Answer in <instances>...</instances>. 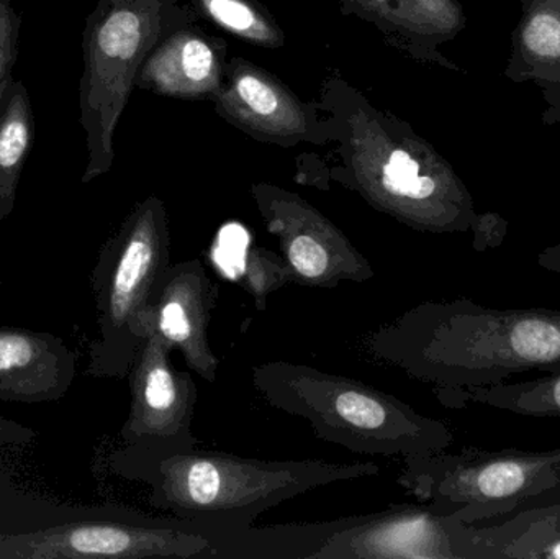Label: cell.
<instances>
[{"instance_id": "obj_1", "label": "cell", "mask_w": 560, "mask_h": 559, "mask_svg": "<svg viewBox=\"0 0 560 559\" xmlns=\"http://www.w3.org/2000/svg\"><path fill=\"white\" fill-rule=\"evenodd\" d=\"M365 347L436 393L495 386L516 374L560 371V311L427 301L381 325Z\"/></svg>"}, {"instance_id": "obj_2", "label": "cell", "mask_w": 560, "mask_h": 559, "mask_svg": "<svg viewBox=\"0 0 560 559\" xmlns=\"http://www.w3.org/2000/svg\"><path fill=\"white\" fill-rule=\"evenodd\" d=\"M115 466L120 475L150 488L153 508L206 525L220 535V541L252 527L262 512L280 502L381 471L375 463L266 462L200 450L199 445L173 450L127 446L115 456Z\"/></svg>"}, {"instance_id": "obj_3", "label": "cell", "mask_w": 560, "mask_h": 559, "mask_svg": "<svg viewBox=\"0 0 560 559\" xmlns=\"http://www.w3.org/2000/svg\"><path fill=\"white\" fill-rule=\"evenodd\" d=\"M253 384L269 406L306 420L323 442L358 455H430L454 442L446 423L417 412L398 397L308 364H259Z\"/></svg>"}, {"instance_id": "obj_4", "label": "cell", "mask_w": 560, "mask_h": 559, "mask_svg": "<svg viewBox=\"0 0 560 559\" xmlns=\"http://www.w3.org/2000/svg\"><path fill=\"white\" fill-rule=\"evenodd\" d=\"M398 485L438 514L497 525L560 496V446L405 456Z\"/></svg>"}, {"instance_id": "obj_5", "label": "cell", "mask_w": 560, "mask_h": 559, "mask_svg": "<svg viewBox=\"0 0 560 559\" xmlns=\"http://www.w3.org/2000/svg\"><path fill=\"white\" fill-rule=\"evenodd\" d=\"M171 263L163 203L148 199L102 245L91 275L97 334L89 345L88 374L124 380L151 330V299Z\"/></svg>"}, {"instance_id": "obj_6", "label": "cell", "mask_w": 560, "mask_h": 559, "mask_svg": "<svg viewBox=\"0 0 560 559\" xmlns=\"http://www.w3.org/2000/svg\"><path fill=\"white\" fill-rule=\"evenodd\" d=\"M150 15V0H98L88 16L82 39L84 74L79 85V121L88 135L89 150L82 184L110 170L112 137L131 75L151 38Z\"/></svg>"}, {"instance_id": "obj_7", "label": "cell", "mask_w": 560, "mask_h": 559, "mask_svg": "<svg viewBox=\"0 0 560 559\" xmlns=\"http://www.w3.org/2000/svg\"><path fill=\"white\" fill-rule=\"evenodd\" d=\"M220 535L206 525L120 514L32 534H0V559H215Z\"/></svg>"}, {"instance_id": "obj_8", "label": "cell", "mask_w": 560, "mask_h": 559, "mask_svg": "<svg viewBox=\"0 0 560 559\" xmlns=\"http://www.w3.org/2000/svg\"><path fill=\"white\" fill-rule=\"evenodd\" d=\"M312 559H487L480 525L423 505L331 521Z\"/></svg>"}, {"instance_id": "obj_9", "label": "cell", "mask_w": 560, "mask_h": 559, "mask_svg": "<svg viewBox=\"0 0 560 559\" xmlns=\"http://www.w3.org/2000/svg\"><path fill=\"white\" fill-rule=\"evenodd\" d=\"M173 345L154 328L138 348L128 373L130 412L120 430L127 446L173 450L200 445L192 432L196 381L173 366Z\"/></svg>"}, {"instance_id": "obj_10", "label": "cell", "mask_w": 560, "mask_h": 559, "mask_svg": "<svg viewBox=\"0 0 560 559\" xmlns=\"http://www.w3.org/2000/svg\"><path fill=\"white\" fill-rule=\"evenodd\" d=\"M258 199L295 284L332 289L341 282L362 284L374 278L368 258L315 209L296 197L268 189L261 190Z\"/></svg>"}, {"instance_id": "obj_11", "label": "cell", "mask_w": 560, "mask_h": 559, "mask_svg": "<svg viewBox=\"0 0 560 559\" xmlns=\"http://www.w3.org/2000/svg\"><path fill=\"white\" fill-rule=\"evenodd\" d=\"M220 286L199 258L167 265L151 299V328L179 350L187 366L207 383H215L220 360L209 341V325Z\"/></svg>"}, {"instance_id": "obj_12", "label": "cell", "mask_w": 560, "mask_h": 559, "mask_svg": "<svg viewBox=\"0 0 560 559\" xmlns=\"http://www.w3.org/2000/svg\"><path fill=\"white\" fill-rule=\"evenodd\" d=\"M78 376V358L58 335L0 327V400L58 403Z\"/></svg>"}, {"instance_id": "obj_13", "label": "cell", "mask_w": 560, "mask_h": 559, "mask_svg": "<svg viewBox=\"0 0 560 559\" xmlns=\"http://www.w3.org/2000/svg\"><path fill=\"white\" fill-rule=\"evenodd\" d=\"M505 75L516 84L560 81V0H523Z\"/></svg>"}, {"instance_id": "obj_14", "label": "cell", "mask_w": 560, "mask_h": 559, "mask_svg": "<svg viewBox=\"0 0 560 559\" xmlns=\"http://www.w3.org/2000/svg\"><path fill=\"white\" fill-rule=\"evenodd\" d=\"M35 137L28 89L10 79L0 97V222L15 209L16 189Z\"/></svg>"}, {"instance_id": "obj_15", "label": "cell", "mask_w": 560, "mask_h": 559, "mask_svg": "<svg viewBox=\"0 0 560 559\" xmlns=\"http://www.w3.org/2000/svg\"><path fill=\"white\" fill-rule=\"evenodd\" d=\"M446 406L480 404L523 417H560V371L515 384L464 391H438Z\"/></svg>"}, {"instance_id": "obj_16", "label": "cell", "mask_w": 560, "mask_h": 559, "mask_svg": "<svg viewBox=\"0 0 560 559\" xmlns=\"http://www.w3.org/2000/svg\"><path fill=\"white\" fill-rule=\"evenodd\" d=\"M240 286L252 295L256 308L266 311L272 292L293 282L292 272L283 256L265 248H253L240 269Z\"/></svg>"}, {"instance_id": "obj_17", "label": "cell", "mask_w": 560, "mask_h": 559, "mask_svg": "<svg viewBox=\"0 0 560 559\" xmlns=\"http://www.w3.org/2000/svg\"><path fill=\"white\" fill-rule=\"evenodd\" d=\"M22 15L16 12L15 0H0V97L7 82L12 79L19 56V36Z\"/></svg>"}, {"instance_id": "obj_18", "label": "cell", "mask_w": 560, "mask_h": 559, "mask_svg": "<svg viewBox=\"0 0 560 559\" xmlns=\"http://www.w3.org/2000/svg\"><path fill=\"white\" fill-rule=\"evenodd\" d=\"M510 223L505 217L497 212L477 213L470 232H474V249L486 252L489 248H499L509 235Z\"/></svg>"}, {"instance_id": "obj_19", "label": "cell", "mask_w": 560, "mask_h": 559, "mask_svg": "<svg viewBox=\"0 0 560 559\" xmlns=\"http://www.w3.org/2000/svg\"><path fill=\"white\" fill-rule=\"evenodd\" d=\"M510 521L529 528V531L560 535V496L546 504L538 505V508L528 509Z\"/></svg>"}, {"instance_id": "obj_20", "label": "cell", "mask_w": 560, "mask_h": 559, "mask_svg": "<svg viewBox=\"0 0 560 559\" xmlns=\"http://www.w3.org/2000/svg\"><path fill=\"white\" fill-rule=\"evenodd\" d=\"M180 65L184 74L192 81H203L209 78L213 68V53L200 39H189L180 53Z\"/></svg>"}, {"instance_id": "obj_21", "label": "cell", "mask_w": 560, "mask_h": 559, "mask_svg": "<svg viewBox=\"0 0 560 559\" xmlns=\"http://www.w3.org/2000/svg\"><path fill=\"white\" fill-rule=\"evenodd\" d=\"M207 3L220 23L236 32H249L256 26L255 13L238 0H209Z\"/></svg>"}, {"instance_id": "obj_22", "label": "cell", "mask_w": 560, "mask_h": 559, "mask_svg": "<svg viewBox=\"0 0 560 559\" xmlns=\"http://www.w3.org/2000/svg\"><path fill=\"white\" fill-rule=\"evenodd\" d=\"M240 97L259 115H269L278 108V97L275 91L261 79L253 78V75H245L240 79L238 84Z\"/></svg>"}, {"instance_id": "obj_23", "label": "cell", "mask_w": 560, "mask_h": 559, "mask_svg": "<svg viewBox=\"0 0 560 559\" xmlns=\"http://www.w3.org/2000/svg\"><path fill=\"white\" fill-rule=\"evenodd\" d=\"M35 439V432L22 423L0 417V449L22 446Z\"/></svg>"}, {"instance_id": "obj_24", "label": "cell", "mask_w": 560, "mask_h": 559, "mask_svg": "<svg viewBox=\"0 0 560 559\" xmlns=\"http://www.w3.org/2000/svg\"><path fill=\"white\" fill-rule=\"evenodd\" d=\"M545 98V110H542V125H560V81L538 85Z\"/></svg>"}, {"instance_id": "obj_25", "label": "cell", "mask_w": 560, "mask_h": 559, "mask_svg": "<svg viewBox=\"0 0 560 559\" xmlns=\"http://www.w3.org/2000/svg\"><path fill=\"white\" fill-rule=\"evenodd\" d=\"M536 261H538V266H541L546 271L560 275V242L542 249L538 258H536Z\"/></svg>"}, {"instance_id": "obj_26", "label": "cell", "mask_w": 560, "mask_h": 559, "mask_svg": "<svg viewBox=\"0 0 560 559\" xmlns=\"http://www.w3.org/2000/svg\"><path fill=\"white\" fill-rule=\"evenodd\" d=\"M0 288H2V279H0Z\"/></svg>"}, {"instance_id": "obj_27", "label": "cell", "mask_w": 560, "mask_h": 559, "mask_svg": "<svg viewBox=\"0 0 560 559\" xmlns=\"http://www.w3.org/2000/svg\"><path fill=\"white\" fill-rule=\"evenodd\" d=\"M378 2H384V0H378Z\"/></svg>"}]
</instances>
